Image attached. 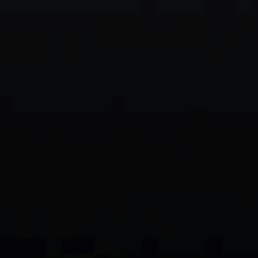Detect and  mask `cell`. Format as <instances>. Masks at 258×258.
Segmentation results:
<instances>
[{"mask_svg":"<svg viewBox=\"0 0 258 258\" xmlns=\"http://www.w3.org/2000/svg\"><path fill=\"white\" fill-rule=\"evenodd\" d=\"M46 258H61V256H59V254H48Z\"/></svg>","mask_w":258,"mask_h":258,"instance_id":"1","label":"cell"},{"mask_svg":"<svg viewBox=\"0 0 258 258\" xmlns=\"http://www.w3.org/2000/svg\"><path fill=\"white\" fill-rule=\"evenodd\" d=\"M113 258H123V256H113Z\"/></svg>","mask_w":258,"mask_h":258,"instance_id":"2","label":"cell"}]
</instances>
